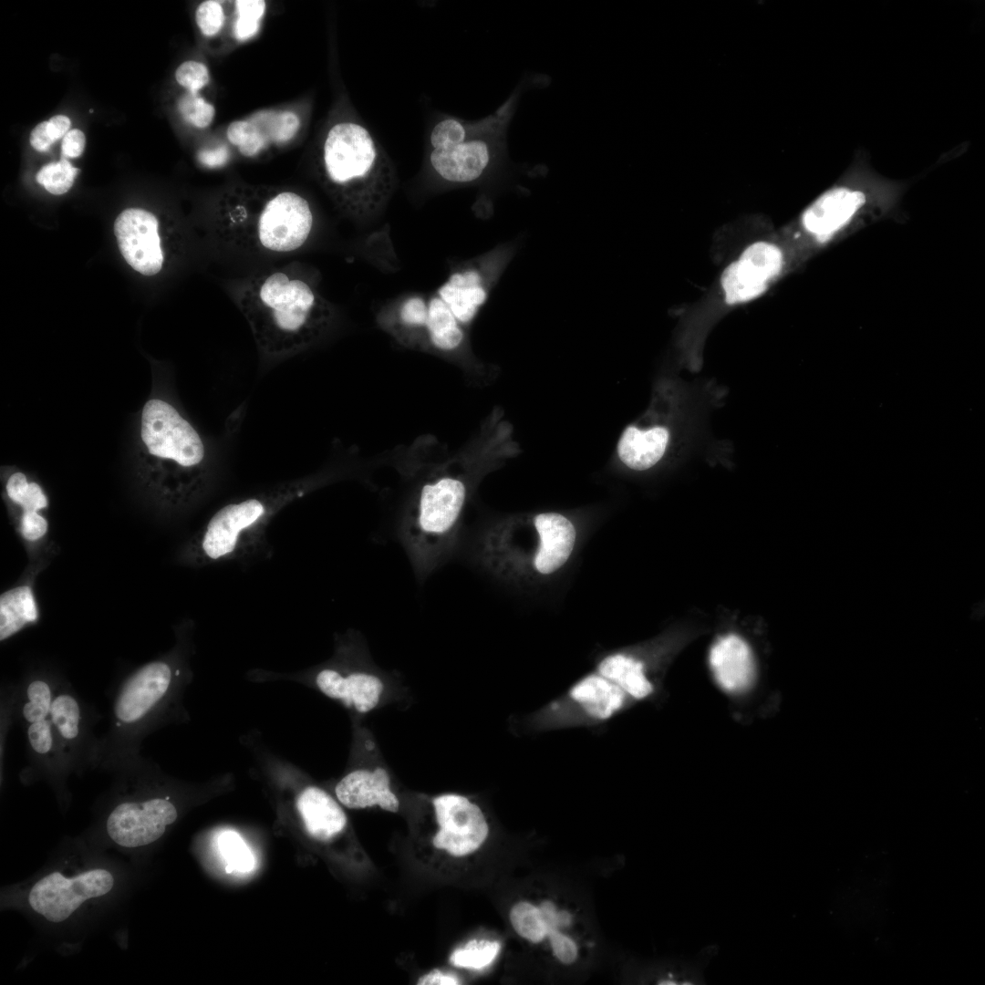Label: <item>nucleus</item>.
Segmentation results:
<instances>
[{
  "label": "nucleus",
  "instance_id": "f257e3e1",
  "mask_svg": "<svg viewBox=\"0 0 985 985\" xmlns=\"http://www.w3.org/2000/svg\"><path fill=\"white\" fill-rule=\"evenodd\" d=\"M239 306L260 348L284 356L306 347L327 330L332 313L326 301L304 279L275 271L251 280Z\"/></svg>",
  "mask_w": 985,
  "mask_h": 985
},
{
  "label": "nucleus",
  "instance_id": "f03ea898",
  "mask_svg": "<svg viewBox=\"0 0 985 985\" xmlns=\"http://www.w3.org/2000/svg\"><path fill=\"white\" fill-rule=\"evenodd\" d=\"M467 497V481L451 464L429 472L411 493L396 534L419 583L452 559Z\"/></svg>",
  "mask_w": 985,
  "mask_h": 985
},
{
  "label": "nucleus",
  "instance_id": "7ed1b4c3",
  "mask_svg": "<svg viewBox=\"0 0 985 985\" xmlns=\"http://www.w3.org/2000/svg\"><path fill=\"white\" fill-rule=\"evenodd\" d=\"M576 542L574 524L558 513H542L530 523L500 522L478 538L475 556L494 575L518 580L528 575H549L570 558Z\"/></svg>",
  "mask_w": 985,
  "mask_h": 985
},
{
  "label": "nucleus",
  "instance_id": "20e7f679",
  "mask_svg": "<svg viewBox=\"0 0 985 985\" xmlns=\"http://www.w3.org/2000/svg\"><path fill=\"white\" fill-rule=\"evenodd\" d=\"M323 162L328 180L357 194L364 207L384 195L386 166L371 134L362 125L350 121L333 125L324 142Z\"/></svg>",
  "mask_w": 985,
  "mask_h": 985
},
{
  "label": "nucleus",
  "instance_id": "39448f33",
  "mask_svg": "<svg viewBox=\"0 0 985 985\" xmlns=\"http://www.w3.org/2000/svg\"><path fill=\"white\" fill-rule=\"evenodd\" d=\"M630 701L620 688L596 670L536 712L532 723L537 730L597 724L619 713Z\"/></svg>",
  "mask_w": 985,
  "mask_h": 985
},
{
  "label": "nucleus",
  "instance_id": "423d86ee",
  "mask_svg": "<svg viewBox=\"0 0 985 985\" xmlns=\"http://www.w3.org/2000/svg\"><path fill=\"white\" fill-rule=\"evenodd\" d=\"M297 493L280 492L223 506L213 515L203 534L202 549L204 555L213 561L236 555L275 512Z\"/></svg>",
  "mask_w": 985,
  "mask_h": 985
},
{
  "label": "nucleus",
  "instance_id": "0eeeda50",
  "mask_svg": "<svg viewBox=\"0 0 985 985\" xmlns=\"http://www.w3.org/2000/svg\"><path fill=\"white\" fill-rule=\"evenodd\" d=\"M313 223L308 202L295 192L281 191L265 199L243 225L261 249L286 254L305 244Z\"/></svg>",
  "mask_w": 985,
  "mask_h": 985
},
{
  "label": "nucleus",
  "instance_id": "6e6552de",
  "mask_svg": "<svg viewBox=\"0 0 985 985\" xmlns=\"http://www.w3.org/2000/svg\"><path fill=\"white\" fill-rule=\"evenodd\" d=\"M141 439L148 452L180 471L202 468L203 442L195 429L168 402L147 401L141 415Z\"/></svg>",
  "mask_w": 985,
  "mask_h": 985
},
{
  "label": "nucleus",
  "instance_id": "1a4fd4ad",
  "mask_svg": "<svg viewBox=\"0 0 985 985\" xmlns=\"http://www.w3.org/2000/svg\"><path fill=\"white\" fill-rule=\"evenodd\" d=\"M114 886L110 872L96 868L72 877L53 872L38 880L31 888V908L50 922L67 919L78 907L90 898L105 896Z\"/></svg>",
  "mask_w": 985,
  "mask_h": 985
},
{
  "label": "nucleus",
  "instance_id": "9d476101",
  "mask_svg": "<svg viewBox=\"0 0 985 985\" xmlns=\"http://www.w3.org/2000/svg\"><path fill=\"white\" fill-rule=\"evenodd\" d=\"M439 831L433 838L438 849L453 856L477 850L488 835V824L480 807L467 797L448 793L433 799Z\"/></svg>",
  "mask_w": 985,
  "mask_h": 985
},
{
  "label": "nucleus",
  "instance_id": "9b49d317",
  "mask_svg": "<svg viewBox=\"0 0 985 985\" xmlns=\"http://www.w3.org/2000/svg\"><path fill=\"white\" fill-rule=\"evenodd\" d=\"M177 818L175 806L165 799L119 804L109 815V836L120 846L135 848L158 840Z\"/></svg>",
  "mask_w": 985,
  "mask_h": 985
},
{
  "label": "nucleus",
  "instance_id": "f8f14e48",
  "mask_svg": "<svg viewBox=\"0 0 985 985\" xmlns=\"http://www.w3.org/2000/svg\"><path fill=\"white\" fill-rule=\"evenodd\" d=\"M782 251L767 242L747 247L721 275L726 302L732 305L752 300L763 293L783 267Z\"/></svg>",
  "mask_w": 985,
  "mask_h": 985
},
{
  "label": "nucleus",
  "instance_id": "ddd939ff",
  "mask_svg": "<svg viewBox=\"0 0 985 985\" xmlns=\"http://www.w3.org/2000/svg\"><path fill=\"white\" fill-rule=\"evenodd\" d=\"M114 233L127 263L145 275L158 274L164 256L154 214L141 209H128L115 221Z\"/></svg>",
  "mask_w": 985,
  "mask_h": 985
},
{
  "label": "nucleus",
  "instance_id": "4468645a",
  "mask_svg": "<svg viewBox=\"0 0 985 985\" xmlns=\"http://www.w3.org/2000/svg\"><path fill=\"white\" fill-rule=\"evenodd\" d=\"M493 156L494 141L481 134L450 147L432 150L430 161L436 173L445 181L470 183L484 175Z\"/></svg>",
  "mask_w": 985,
  "mask_h": 985
},
{
  "label": "nucleus",
  "instance_id": "2eb2a0df",
  "mask_svg": "<svg viewBox=\"0 0 985 985\" xmlns=\"http://www.w3.org/2000/svg\"><path fill=\"white\" fill-rule=\"evenodd\" d=\"M709 664L718 686L726 693H742L754 680L752 651L736 634L721 636L715 640L710 648Z\"/></svg>",
  "mask_w": 985,
  "mask_h": 985
},
{
  "label": "nucleus",
  "instance_id": "dca6fc26",
  "mask_svg": "<svg viewBox=\"0 0 985 985\" xmlns=\"http://www.w3.org/2000/svg\"><path fill=\"white\" fill-rule=\"evenodd\" d=\"M863 192L846 188H833L818 197L804 213V229L819 240H826L844 228L864 205Z\"/></svg>",
  "mask_w": 985,
  "mask_h": 985
},
{
  "label": "nucleus",
  "instance_id": "f3484780",
  "mask_svg": "<svg viewBox=\"0 0 985 985\" xmlns=\"http://www.w3.org/2000/svg\"><path fill=\"white\" fill-rule=\"evenodd\" d=\"M171 679L169 666L152 662L135 673L124 685L115 705V714L123 722L142 718L167 691Z\"/></svg>",
  "mask_w": 985,
  "mask_h": 985
},
{
  "label": "nucleus",
  "instance_id": "a211bd4d",
  "mask_svg": "<svg viewBox=\"0 0 985 985\" xmlns=\"http://www.w3.org/2000/svg\"><path fill=\"white\" fill-rule=\"evenodd\" d=\"M339 802L351 809L379 806L389 812H397L399 802L390 789V778L381 767L373 771L355 770L343 777L335 788Z\"/></svg>",
  "mask_w": 985,
  "mask_h": 985
},
{
  "label": "nucleus",
  "instance_id": "6ab92c4d",
  "mask_svg": "<svg viewBox=\"0 0 985 985\" xmlns=\"http://www.w3.org/2000/svg\"><path fill=\"white\" fill-rule=\"evenodd\" d=\"M319 690L327 697L340 700L359 713L374 710L379 703L384 682L370 672H352L343 676L334 669H324L316 676Z\"/></svg>",
  "mask_w": 985,
  "mask_h": 985
},
{
  "label": "nucleus",
  "instance_id": "aec40b11",
  "mask_svg": "<svg viewBox=\"0 0 985 985\" xmlns=\"http://www.w3.org/2000/svg\"><path fill=\"white\" fill-rule=\"evenodd\" d=\"M481 267L471 266L452 274L438 290V296L461 325L472 322L488 298L491 274Z\"/></svg>",
  "mask_w": 985,
  "mask_h": 985
},
{
  "label": "nucleus",
  "instance_id": "412c9836",
  "mask_svg": "<svg viewBox=\"0 0 985 985\" xmlns=\"http://www.w3.org/2000/svg\"><path fill=\"white\" fill-rule=\"evenodd\" d=\"M296 806L306 831L317 840L327 841L346 826L347 816L344 811L320 788L310 786L302 791Z\"/></svg>",
  "mask_w": 985,
  "mask_h": 985
},
{
  "label": "nucleus",
  "instance_id": "4be33fe9",
  "mask_svg": "<svg viewBox=\"0 0 985 985\" xmlns=\"http://www.w3.org/2000/svg\"><path fill=\"white\" fill-rule=\"evenodd\" d=\"M596 670L620 688L632 701L648 699L656 689L644 662L627 652L605 656Z\"/></svg>",
  "mask_w": 985,
  "mask_h": 985
},
{
  "label": "nucleus",
  "instance_id": "5701e85b",
  "mask_svg": "<svg viewBox=\"0 0 985 985\" xmlns=\"http://www.w3.org/2000/svg\"><path fill=\"white\" fill-rule=\"evenodd\" d=\"M668 441L669 432L664 427L640 430L628 426L619 439L617 453L621 461L628 468L645 471L661 459Z\"/></svg>",
  "mask_w": 985,
  "mask_h": 985
},
{
  "label": "nucleus",
  "instance_id": "b1692460",
  "mask_svg": "<svg viewBox=\"0 0 985 985\" xmlns=\"http://www.w3.org/2000/svg\"><path fill=\"white\" fill-rule=\"evenodd\" d=\"M425 335L432 347L443 352L458 349L464 340L461 325L438 296L428 301Z\"/></svg>",
  "mask_w": 985,
  "mask_h": 985
},
{
  "label": "nucleus",
  "instance_id": "393cba45",
  "mask_svg": "<svg viewBox=\"0 0 985 985\" xmlns=\"http://www.w3.org/2000/svg\"><path fill=\"white\" fill-rule=\"evenodd\" d=\"M37 618L32 590L27 586L15 587L0 596V638L10 637L27 622Z\"/></svg>",
  "mask_w": 985,
  "mask_h": 985
},
{
  "label": "nucleus",
  "instance_id": "a878e982",
  "mask_svg": "<svg viewBox=\"0 0 985 985\" xmlns=\"http://www.w3.org/2000/svg\"><path fill=\"white\" fill-rule=\"evenodd\" d=\"M268 144L292 140L300 128V119L293 111L263 110L249 118Z\"/></svg>",
  "mask_w": 985,
  "mask_h": 985
},
{
  "label": "nucleus",
  "instance_id": "bb28decb",
  "mask_svg": "<svg viewBox=\"0 0 985 985\" xmlns=\"http://www.w3.org/2000/svg\"><path fill=\"white\" fill-rule=\"evenodd\" d=\"M501 949L497 941L470 940L463 948L455 949L450 962L460 968L481 969L489 966Z\"/></svg>",
  "mask_w": 985,
  "mask_h": 985
},
{
  "label": "nucleus",
  "instance_id": "cd10ccee",
  "mask_svg": "<svg viewBox=\"0 0 985 985\" xmlns=\"http://www.w3.org/2000/svg\"><path fill=\"white\" fill-rule=\"evenodd\" d=\"M510 920L515 931L532 942H540L547 936L540 908L528 902L515 904L511 909Z\"/></svg>",
  "mask_w": 985,
  "mask_h": 985
},
{
  "label": "nucleus",
  "instance_id": "c85d7f7f",
  "mask_svg": "<svg viewBox=\"0 0 985 985\" xmlns=\"http://www.w3.org/2000/svg\"><path fill=\"white\" fill-rule=\"evenodd\" d=\"M6 492L12 501L23 507L24 513L37 512L47 506V500L40 486L36 482L28 483L22 472L10 476Z\"/></svg>",
  "mask_w": 985,
  "mask_h": 985
},
{
  "label": "nucleus",
  "instance_id": "c756f323",
  "mask_svg": "<svg viewBox=\"0 0 985 985\" xmlns=\"http://www.w3.org/2000/svg\"><path fill=\"white\" fill-rule=\"evenodd\" d=\"M236 19L233 35L239 41L252 38L260 29L265 13L266 3L263 0H239L234 2Z\"/></svg>",
  "mask_w": 985,
  "mask_h": 985
},
{
  "label": "nucleus",
  "instance_id": "7c9ffc66",
  "mask_svg": "<svg viewBox=\"0 0 985 985\" xmlns=\"http://www.w3.org/2000/svg\"><path fill=\"white\" fill-rule=\"evenodd\" d=\"M78 172V169L62 158L42 167L36 174V181L50 193L59 195L71 188Z\"/></svg>",
  "mask_w": 985,
  "mask_h": 985
},
{
  "label": "nucleus",
  "instance_id": "2f4dec72",
  "mask_svg": "<svg viewBox=\"0 0 985 985\" xmlns=\"http://www.w3.org/2000/svg\"><path fill=\"white\" fill-rule=\"evenodd\" d=\"M219 849L228 863L225 870L241 872L253 868L254 859L251 852L242 838L235 832L226 831L219 836Z\"/></svg>",
  "mask_w": 985,
  "mask_h": 985
},
{
  "label": "nucleus",
  "instance_id": "473e14b6",
  "mask_svg": "<svg viewBox=\"0 0 985 985\" xmlns=\"http://www.w3.org/2000/svg\"><path fill=\"white\" fill-rule=\"evenodd\" d=\"M50 714L53 723L66 739H73L78 732L79 708L77 701L69 695L57 697L51 704Z\"/></svg>",
  "mask_w": 985,
  "mask_h": 985
},
{
  "label": "nucleus",
  "instance_id": "72a5a7b5",
  "mask_svg": "<svg viewBox=\"0 0 985 985\" xmlns=\"http://www.w3.org/2000/svg\"><path fill=\"white\" fill-rule=\"evenodd\" d=\"M179 111L185 121L196 128H206L213 120L215 109L198 93L187 92L178 100Z\"/></svg>",
  "mask_w": 985,
  "mask_h": 985
},
{
  "label": "nucleus",
  "instance_id": "f704fd0d",
  "mask_svg": "<svg viewBox=\"0 0 985 985\" xmlns=\"http://www.w3.org/2000/svg\"><path fill=\"white\" fill-rule=\"evenodd\" d=\"M70 119L64 115H56L49 120L37 124L30 134V143L38 151H46L51 144L69 131Z\"/></svg>",
  "mask_w": 985,
  "mask_h": 985
},
{
  "label": "nucleus",
  "instance_id": "c9c22d12",
  "mask_svg": "<svg viewBox=\"0 0 985 985\" xmlns=\"http://www.w3.org/2000/svg\"><path fill=\"white\" fill-rule=\"evenodd\" d=\"M29 702L26 703L23 714L29 722L46 718L51 708V693L48 685L42 680L33 681L27 688Z\"/></svg>",
  "mask_w": 985,
  "mask_h": 985
},
{
  "label": "nucleus",
  "instance_id": "e433bc0d",
  "mask_svg": "<svg viewBox=\"0 0 985 985\" xmlns=\"http://www.w3.org/2000/svg\"><path fill=\"white\" fill-rule=\"evenodd\" d=\"M428 315V302L420 296L406 299L399 310V323L409 333L425 332Z\"/></svg>",
  "mask_w": 985,
  "mask_h": 985
},
{
  "label": "nucleus",
  "instance_id": "4c0bfd02",
  "mask_svg": "<svg viewBox=\"0 0 985 985\" xmlns=\"http://www.w3.org/2000/svg\"><path fill=\"white\" fill-rule=\"evenodd\" d=\"M466 127L456 119H445L438 122L430 135L432 150L450 147L467 140Z\"/></svg>",
  "mask_w": 985,
  "mask_h": 985
},
{
  "label": "nucleus",
  "instance_id": "58836bf2",
  "mask_svg": "<svg viewBox=\"0 0 985 985\" xmlns=\"http://www.w3.org/2000/svg\"><path fill=\"white\" fill-rule=\"evenodd\" d=\"M195 20L204 36H213L221 31L224 25L223 7L218 1H204L196 9Z\"/></svg>",
  "mask_w": 985,
  "mask_h": 985
},
{
  "label": "nucleus",
  "instance_id": "ea45409f",
  "mask_svg": "<svg viewBox=\"0 0 985 985\" xmlns=\"http://www.w3.org/2000/svg\"><path fill=\"white\" fill-rule=\"evenodd\" d=\"M175 78L179 85L185 88L189 92L198 93L210 81V74L207 67L198 61H185L181 63L175 72Z\"/></svg>",
  "mask_w": 985,
  "mask_h": 985
},
{
  "label": "nucleus",
  "instance_id": "a19ab883",
  "mask_svg": "<svg viewBox=\"0 0 985 985\" xmlns=\"http://www.w3.org/2000/svg\"><path fill=\"white\" fill-rule=\"evenodd\" d=\"M550 943L555 955L565 964L575 961L577 956V949L575 942L559 932L557 929H551L547 932Z\"/></svg>",
  "mask_w": 985,
  "mask_h": 985
},
{
  "label": "nucleus",
  "instance_id": "79ce46f5",
  "mask_svg": "<svg viewBox=\"0 0 985 985\" xmlns=\"http://www.w3.org/2000/svg\"><path fill=\"white\" fill-rule=\"evenodd\" d=\"M27 733L30 744L36 752L47 753L50 750L52 735L49 724L45 719L32 722Z\"/></svg>",
  "mask_w": 985,
  "mask_h": 985
},
{
  "label": "nucleus",
  "instance_id": "37998d69",
  "mask_svg": "<svg viewBox=\"0 0 985 985\" xmlns=\"http://www.w3.org/2000/svg\"><path fill=\"white\" fill-rule=\"evenodd\" d=\"M47 530V523L37 512L24 513L21 521V533L27 540L42 537Z\"/></svg>",
  "mask_w": 985,
  "mask_h": 985
},
{
  "label": "nucleus",
  "instance_id": "c03bdc74",
  "mask_svg": "<svg viewBox=\"0 0 985 985\" xmlns=\"http://www.w3.org/2000/svg\"><path fill=\"white\" fill-rule=\"evenodd\" d=\"M85 135L81 130L78 129L70 130L62 140L61 152L63 158L78 157L85 149Z\"/></svg>",
  "mask_w": 985,
  "mask_h": 985
},
{
  "label": "nucleus",
  "instance_id": "a18cd8bd",
  "mask_svg": "<svg viewBox=\"0 0 985 985\" xmlns=\"http://www.w3.org/2000/svg\"><path fill=\"white\" fill-rule=\"evenodd\" d=\"M251 135V123L248 119L232 121L226 130V137L231 144L242 148Z\"/></svg>",
  "mask_w": 985,
  "mask_h": 985
},
{
  "label": "nucleus",
  "instance_id": "49530a36",
  "mask_svg": "<svg viewBox=\"0 0 985 985\" xmlns=\"http://www.w3.org/2000/svg\"><path fill=\"white\" fill-rule=\"evenodd\" d=\"M539 908L546 925L547 932L551 929H557L558 927L569 925L570 915L565 911L557 912L552 902L544 901Z\"/></svg>",
  "mask_w": 985,
  "mask_h": 985
},
{
  "label": "nucleus",
  "instance_id": "de8ad7c7",
  "mask_svg": "<svg viewBox=\"0 0 985 985\" xmlns=\"http://www.w3.org/2000/svg\"><path fill=\"white\" fill-rule=\"evenodd\" d=\"M461 983L457 976L441 972L437 969L421 976L417 982L418 985H458Z\"/></svg>",
  "mask_w": 985,
  "mask_h": 985
},
{
  "label": "nucleus",
  "instance_id": "09e8293b",
  "mask_svg": "<svg viewBox=\"0 0 985 985\" xmlns=\"http://www.w3.org/2000/svg\"><path fill=\"white\" fill-rule=\"evenodd\" d=\"M228 157V152L225 147H219L213 150H204L199 152V161L208 167H215L223 164Z\"/></svg>",
  "mask_w": 985,
  "mask_h": 985
}]
</instances>
